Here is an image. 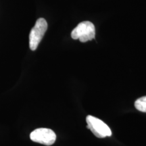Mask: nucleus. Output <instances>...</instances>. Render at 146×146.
<instances>
[{"label": "nucleus", "mask_w": 146, "mask_h": 146, "mask_svg": "<svg viewBox=\"0 0 146 146\" xmlns=\"http://www.w3.org/2000/svg\"><path fill=\"white\" fill-rule=\"evenodd\" d=\"M95 36V26L89 21H84L79 23L71 33V36L73 39H79L83 43L94 39Z\"/></svg>", "instance_id": "f257e3e1"}, {"label": "nucleus", "mask_w": 146, "mask_h": 146, "mask_svg": "<svg viewBox=\"0 0 146 146\" xmlns=\"http://www.w3.org/2000/svg\"><path fill=\"white\" fill-rule=\"evenodd\" d=\"M47 29V23L44 18H39L29 35V47L32 51L36 50Z\"/></svg>", "instance_id": "7ed1b4c3"}, {"label": "nucleus", "mask_w": 146, "mask_h": 146, "mask_svg": "<svg viewBox=\"0 0 146 146\" xmlns=\"http://www.w3.org/2000/svg\"><path fill=\"white\" fill-rule=\"evenodd\" d=\"M87 128L90 129L94 135L98 138H104L112 135V131L110 127L99 118L91 115H88L86 118Z\"/></svg>", "instance_id": "f03ea898"}, {"label": "nucleus", "mask_w": 146, "mask_h": 146, "mask_svg": "<svg viewBox=\"0 0 146 146\" xmlns=\"http://www.w3.org/2000/svg\"><path fill=\"white\" fill-rule=\"evenodd\" d=\"M135 107L137 110L142 112H146V96L139 98L135 102Z\"/></svg>", "instance_id": "39448f33"}, {"label": "nucleus", "mask_w": 146, "mask_h": 146, "mask_svg": "<svg viewBox=\"0 0 146 146\" xmlns=\"http://www.w3.org/2000/svg\"><path fill=\"white\" fill-rule=\"evenodd\" d=\"M31 141L45 145H52L55 143L56 135L52 129L47 128H39L30 134Z\"/></svg>", "instance_id": "20e7f679"}]
</instances>
